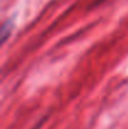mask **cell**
I'll use <instances>...</instances> for the list:
<instances>
[{
	"instance_id": "6da1fadb",
	"label": "cell",
	"mask_w": 128,
	"mask_h": 129,
	"mask_svg": "<svg viewBox=\"0 0 128 129\" xmlns=\"http://www.w3.org/2000/svg\"><path fill=\"white\" fill-rule=\"evenodd\" d=\"M13 28H14V24H13V20H5L1 25V31H0V35H1V44H5L8 38L11 35V31H13Z\"/></svg>"
}]
</instances>
